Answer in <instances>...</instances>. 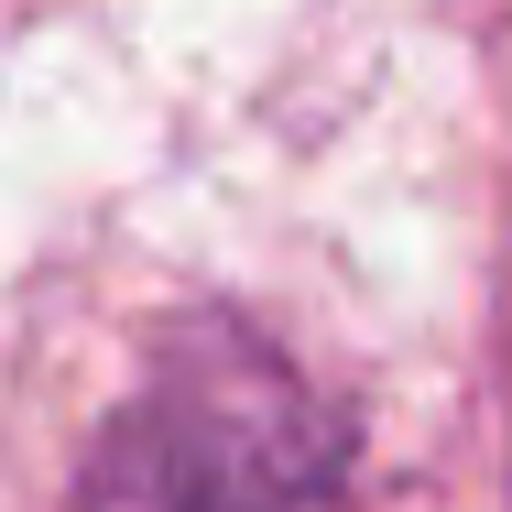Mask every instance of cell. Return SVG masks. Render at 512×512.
Segmentation results:
<instances>
[{
	"label": "cell",
	"mask_w": 512,
	"mask_h": 512,
	"mask_svg": "<svg viewBox=\"0 0 512 512\" xmlns=\"http://www.w3.org/2000/svg\"><path fill=\"white\" fill-rule=\"evenodd\" d=\"M327 480L338 425L316 414V393L262 338L197 327L109 425L88 512H316Z\"/></svg>",
	"instance_id": "6da1fadb"
}]
</instances>
